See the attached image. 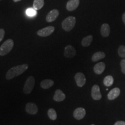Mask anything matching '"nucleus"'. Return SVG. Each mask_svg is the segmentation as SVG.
Returning <instances> with one entry per match:
<instances>
[{
  "label": "nucleus",
  "instance_id": "nucleus-7",
  "mask_svg": "<svg viewBox=\"0 0 125 125\" xmlns=\"http://www.w3.org/2000/svg\"><path fill=\"white\" fill-rule=\"evenodd\" d=\"M76 52L75 48L71 45H67L65 47L64 56L67 58L74 57L76 55Z\"/></svg>",
  "mask_w": 125,
  "mask_h": 125
},
{
  "label": "nucleus",
  "instance_id": "nucleus-17",
  "mask_svg": "<svg viewBox=\"0 0 125 125\" xmlns=\"http://www.w3.org/2000/svg\"><path fill=\"white\" fill-rule=\"evenodd\" d=\"M54 85V81L52 79H44L41 82V87L43 89H48Z\"/></svg>",
  "mask_w": 125,
  "mask_h": 125
},
{
  "label": "nucleus",
  "instance_id": "nucleus-26",
  "mask_svg": "<svg viewBox=\"0 0 125 125\" xmlns=\"http://www.w3.org/2000/svg\"><path fill=\"white\" fill-rule=\"evenodd\" d=\"M5 35V31L4 29H0V42L4 38Z\"/></svg>",
  "mask_w": 125,
  "mask_h": 125
},
{
  "label": "nucleus",
  "instance_id": "nucleus-27",
  "mask_svg": "<svg viewBox=\"0 0 125 125\" xmlns=\"http://www.w3.org/2000/svg\"><path fill=\"white\" fill-rule=\"evenodd\" d=\"M114 125H125V122L124 121H118Z\"/></svg>",
  "mask_w": 125,
  "mask_h": 125
},
{
  "label": "nucleus",
  "instance_id": "nucleus-13",
  "mask_svg": "<svg viewBox=\"0 0 125 125\" xmlns=\"http://www.w3.org/2000/svg\"><path fill=\"white\" fill-rule=\"evenodd\" d=\"M105 69V64L104 62H100L97 63L94 67V71L97 75H100L102 74Z\"/></svg>",
  "mask_w": 125,
  "mask_h": 125
},
{
  "label": "nucleus",
  "instance_id": "nucleus-29",
  "mask_svg": "<svg viewBox=\"0 0 125 125\" xmlns=\"http://www.w3.org/2000/svg\"><path fill=\"white\" fill-rule=\"evenodd\" d=\"M21 1V0H13L14 2H18V1Z\"/></svg>",
  "mask_w": 125,
  "mask_h": 125
},
{
  "label": "nucleus",
  "instance_id": "nucleus-5",
  "mask_svg": "<svg viewBox=\"0 0 125 125\" xmlns=\"http://www.w3.org/2000/svg\"><path fill=\"white\" fill-rule=\"evenodd\" d=\"M54 30L55 29L53 26H48V27L38 30L37 31V34L42 37H48L54 32Z\"/></svg>",
  "mask_w": 125,
  "mask_h": 125
},
{
  "label": "nucleus",
  "instance_id": "nucleus-25",
  "mask_svg": "<svg viewBox=\"0 0 125 125\" xmlns=\"http://www.w3.org/2000/svg\"><path fill=\"white\" fill-rule=\"evenodd\" d=\"M121 66L122 72L123 74H125V59H122L121 61Z\"/></svg>",
  "mask_w": 125,
  "mask_h": 125
},
{
  "label": "nucleus",
  "instance_id": "nucleus-12",
  "mask_svg": "<svg viewBox=\"0 0 125 125\" xmlns=\"http://www.w3.org/2000/svg\"><path fill=\"white\" fill-rule=\"evenodd\" d=\"M79 5V0H69L67 3L66 8L68 11H73Z\"/></svg>",
  "mask_w": 125,
  "mask_h": 125
},
{
  "label": "nucleus",
  "instance_id": "nucleus-6",
  "mask_svg": "<svg viewBox=\"0 0 125 125\" xmlns=\"http://www.w3.org/2000/svg\"><path fill=\"white\" fill-rule=\"evenodd\" d=\"M75 80L78 86L82 87L86 83V78L85 75L83 73H78L75 75Z\"/></svg>",
  "mask_w": 125,
  "mask_h": 125
},
{
  "label": "nucleus",
  "instance_id": "nucleus-21",
  "mask_svg": "<svg viewBox=\"0 0 125 125\" xmlns=\"http://www.w3.org/2000/svg\"><path fill=\"white\" fill-rule=\"evenodd\" d=\"M104 85L107 87L111 86L114 83V78L111 75H108L104 78L103 81Z\"/></svg>",
  "mask_w": 125,
  "mask_h": 125
},
{
  "label": "nucleus",
  "instance_id": "nucleus-1",
  "mask_svg": "<svg viewBox=\"0 0 125 125\" xmlns=\"http://www.w3.org/2000/svg\"><path fill=\"white\" fill-rule=\"evenodd\" d=\"M28 67L29 65L27 64H24L12 67L10 70H9V71H8L5 76L6 79L7 80H10L16 76L20 75L28 69Z\"/></svg>",
  "mask_w": 125,
  "mask_h": 125
},
{
  "label": "nucleus",
  "instance_id": "nucleus-19",
  "mask_svg": "<svg viewBox=\"0 0 125 125\" xmlns=\"http://www.w3.org/2000/svg\"><path fill=\"white\" fill-rule=\"evenodd\" d=\"M92 41H93V36L88 35L83 38L82 42H81V44L83 47L89 46L91 44Z\"/></svg>",
  "mask_w": 125,
  "mask_h": 125
},
{
  "label": "nucleus",
  "instance_id": "nucleus-16",
  "mask_svg": "<svg viewBox=\"0 0 125 125\" xmlns=\"http://www.w3.org/2000/svg\"><path fill=\"white\" fill-rule=\"evenodd\" d=\"M101 34L103 37H108L110 33V27L107 23H104L101 27Z\"/></svg>",
  "mask_w": 125,
  "mask_h": 125
},
{
  "label": "nucleus",
  "instance_id": "nucleus-24",
  "mask_svg": "<svg viewBox=\"0 0 125 125\" xmlns=\"http://www.w3.org/2000/svg\"><path fill=\"white\" fill-rule=\"evenodd\" d=\"M27 16L30 17H33L37 15V11L34 8H28L26 12Z\"/></svg>",
  "mask_w": 125,
  "mask_h": 125
},
{
  "label": "nucleus",
  "instance_id": "nucleus-18",
  "mask_svg": "<svg viewBox=\"0 0 125 125\" xmlns=\"http://www.w3.org/2000/svg\"><path fill=\"white\" fill-rule=\"evenodd\" d=\"M105 57V54L103 52H97L92 56V60L93 62H97V61L104 59Z\"/></svg>",
  "mask_w": 125,
  "mask_h": 125
},
{
  "label": "nucleus",
  "instance_id": "nucleus-11",
  "mask_svg": "<svg viewBox=\"0 0 125 125\" xmlns=\"http://www.w3.org/2000/svg\"><path fill=\"white\" fill-rule=\"evenodd\" d=\"M59 12L57 9H53L47 15L46 17V21L49 23L54 21L57 18V17L59 16Z\"/></svg>",
  "mask_w": 125,
  "mask_h": 125
},
{
  "label": "nucleus",
  "instance_id": "nucleus-30",
  "mask_svg": "<svg viewBox=\"0 0 125 125\" xmlns=\"http://www.w3.org/2000/svg\"></svg>",
  "mask_w": 125,
  "mask_h": 125
},
{
  "label": "nucleus",
  "instance_id": "nucleus-14",
  "mask_svg": "<svg viewBox=\"0 0 125 125\" xmlns=\"http://www.w3.org/2000/svg\"><path fill=\"white\" fill-rule=\"evenodd\" d=\"M120 93H121V90L118 87L112 89L108 94V98L109 100H113L119 96Z\"/></svg>",
  "mask_w": 125,
  "mask_h": 125
},
{
  "label": "nucleus",
  "instance_id": "nucleus-2",
  "mask_svg": "<svg viewBox=\"0 0 125 125\" xmlns=\"http://www.w3.org/2000/svg\"><path fill=\"white\" fill-rule=\"evenodd\" d=\"M13 45V41L11 39L5 41L0 47V56H3L9 53L12 51Z\"/></svg>",
  "mask_w": 125,
  "mask_h": 125
},
{
  "label": "nucleus",
  "instance_id": "nucleus-10",
  "mask_svg": "<svg viewBox=\"0 0 125 125\" xmlns=\"http://www.w3.org/2000/svg\"><path fill=\"white\" fill-rule=\"evenodd\" d=\"M86 115V111L83 108L79 107L75 109L73 113V116L75 119L77 120H81L85 117Z\"/></svg>",
  "mask_w": 125,
  "mask_h": 125
},
{
  "label": "nucleus",
  "instance_id": "nucleus-15",
  "mask_svg": "<svg viewBox=\"0 0 125 125\" xmlns=\"http://www.w3.org/2000/svg\"><path fill=\"white\" fill-rule=\"evenodd\" d=\"M65 98V94L60 89H57L55 91L54 95L53 96V99L54 101L57 102H61L64 100Z\"/></svg>",
  "mask_w": 125,
  "mask_h": 125
},
{
  "label": "nucleus",
  "instance_id": "nucleus-28",
  "mask_svg": "<svg viewBox=\"0 0 125 125\" xmlns=\"http://www.w3.org/2000/svg\"><path fill=\"white\" fill-rule=\"evenodd\" d=\"M122 20H123V23H124L125 24V12L123 14V15H122Z\"/></svg>",
  "mask_w": 125,
  "mask_h": 125
},
{
  "label": "nucleus",
  "instance_id": "nucleus-4",
  "mask_svg": "<svg viewBox=\"0 0 125 125\" xmlns=\"http://www.w3.org/2000/svg\"><path fill=\"white\" fill-rule=\"evenodd\" d=\"M35 80L33 76H30L27 78L23 87V92L24 94H30L32 92L35 86Z\"/></svg>",
  "mask_w": 125,
  "mask_h": 125
},
{
  "label": "nucleus",
  "instance_id": "nucleus-3",
  "mask_svg": "<svg viewBox=\"0 0 125 125\" xmlns=\"http://www.w3.org/2000/svg\"><path fill=\"white\" fill-rule=\"evenodd\" d=\"M76 23V19L74 16H69L62 21V28L65 31H70L74 27Z\"/></svg>",
  "mask_w": 125,
  "mask_h": 125
},
{
  "label": "nucleus",
  "instance_id": "nucleus-31",
  "mask_svg": "<svg viewBox=\"0 0 125 125\" xmlns=\"http://www.w3.org/2000/svg\"><path fill=\"white\" fill-rule=\"evenodd\" d=\"M0 1H1V0H0Z\"/></svg>",
  "mask_w": 125,
  "mask_h": 125
},
{
  "label": "nucleus",
  "instance_id": "nucleus-8",
  "mask_svg": "<svg viewBox=\"0 0 125 125\" xmlns=\"http://www.w3.org/2000/svg\"><path fill=\"white\" fill-rule=\"evenodd\" d=\"M92 97L94 100H99L101 98V94L100 87L97 85H94L92 89Z\"/></svg>",
  "mask_w": 125,
  "mask_h": 125
},
{
  "label": "nucleus",
  "instance_id": "nucleus-23",
  "mask_svg": "<svg viewBox=\"0 0 125 125\" xmlns=\"http://www.w3.org/2000/svg\"><path fill=\"white\" fill-rule=\"evenodd\" d=\"M118 54L120 57L125 58V46L121 45L118 48Z\"/></svg>",
  "mask_w": 125,
  "mask_h": 125
},
{
  "label": "nucleus",
  "instance_id": "nucleus-20",
  "mask_svg": "<svg viewBox=\"0 0 125 125\" xmlns=\"http://www.w3.org/2000/svg\"><path fill=\"white\" fill-rule=\"evenodd\" d=\"M44 5V0H34L33 2V8L36 10L41 9Z\"/></svg>",
  "mask_w": 125,
  "mask_h": 125
},
{
  "label": "nucleus",
  "instance_id": "nucleus-9",
  "mask_svg": "<svg viewBox=\"0 0 125 125\" xmlns=\"http://www.w3.org/2000/svg\"><path fill=\"white\" fill-rule=\"evenodd\" d=\"M37 105L33 103H28L26 105V111L31 115H35L38 112Z\"/></svg>",
  "mask_w": 125,
  "mask_h": 125
},
{
  "label": "nucleus",
  "instance_id": "nucleus-22",
  "mask_svg": "<svg viewBox=\"0 0 125 125\" xmlns=\"http://www.w3.org/2000/svg\"><path fill=\"white\" fill-rule=\"evenodd\" d=\"M48 115L49 118L52 121H54L57 119V113L53 108H50L48 111Z\"/></svg>",
  "mask_w": 125,
  "mask_h": 125
}]
</instances>
